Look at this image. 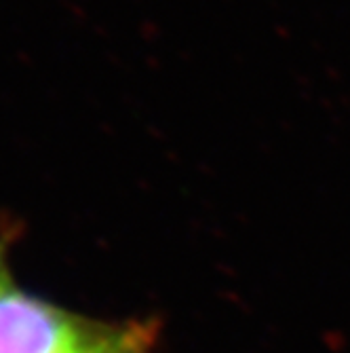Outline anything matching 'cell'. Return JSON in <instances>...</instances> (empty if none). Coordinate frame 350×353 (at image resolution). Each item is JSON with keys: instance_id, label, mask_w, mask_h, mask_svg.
<instances>
[{"instance_id": "6da1fadb", "label": "cell", "mask_w": 350, "mask_h": 353, "mask_svg": "<svg viewBox=\"0 0 350 353\" xmlns=\"http://www.w3.org/2000/svg\"><path fill=\"white\" fill-rule=\"evenodd\" d=\"M154 322H104L9 292L0 299V353H152Z\"/></svg>"}, {"instance_id": "7a4b0ae2", "label": "cell", "mask_w": 350, "mask_h": 353, "mask_svg": "<svg viewBox=\"0 0 350 353\" xmlns=\"http://www.w3.org/2000/svg\"><path fill=\"white\" fill-rule=\"evenodd\" d=\"M9 235L5 233L3 237H0V299L7 296L9 292H13V288H11V273H9V261H7V256H9Z\"/></svg>"}]
</instances>
